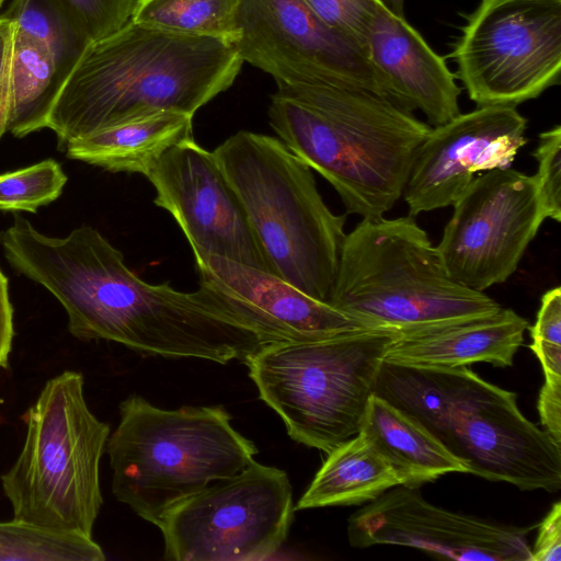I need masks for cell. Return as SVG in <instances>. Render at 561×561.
Masks as SVG:
<instances>
[{"mask_svg": "<svg viewBox=\"0 0 561 561\" xmlns=\"http://www.w3.org/2000/svg\"><path fill=\"white\" fill-rule=\"evenodd\" d=\"M538 162L535 175L540 201L547 218L561 220V127L541 133L534 151Z\"/></svg>", "mask_w": 561, "mask_h": 561, "instance_id": "obj_31", "label": "cell"}, {"mask_svg": "<svg viewBox=\"0 0 561 561\" xmlns=\"http://www.w3.org/2000/svg\"><path fill=\"white\" fill-rule=\"evenodd\" d=\"M62 84L48 49L14 25L0 78V115L5 131L24 137L47 128Z\"/></svg>", "mask_w": 561, "mask_h": 561, "instance_id": "obj_21", "label": "cell"}, {"mask_svg": "<svg viewBox=\"0 0 561 561\" xmlns=\"http://www.w3.org/2000/svg\"><path fill=\"white\" fill-rule=\"evenodd\" d=\"M401 485L394 469L371 440L358 432L328 453L296 508L371 502Z\"/></svg>", "mask_w": 561, "mask_h": 561, "instance_id": "obj_23", "label": "cell"}, {"mask_svg": "<svg viewBox=\"0 0 561 561\" xmlns=\"http://www.w3.org/2000/svg\"><path fill=\"white\" fill-rule=\"evenodd\" d=\"M386 7L398 18H404V0H382Z\"/></svg>", "mask_w": 561, "mask_h": 561, "instance_id": "obj_36", "label": "cell"}, {"mask_svg": "<svg viewBox=\"0 0 561 561\" xmlns=\"http://www.w3.org/2000/svg\"><path fill=\"white\" fill-rule=\"evenodd\" d=\"M366 48L405 106L412 112L421 110L432 126L460 114L461 89L456 83V73L405 19L398 18L386 5L370 23Z\"/></svg>", "mask_w": 561, "mask_h": 561, "instance_id": "obj_17", "label": "cell"}, {"mask_svg": "<svg viewBox=\"0 0 561 561\" xmlns=\"http://www.w3.org/2000/svg\"><path fill=\"white\" fill-rule=\"evenodd\" d=\"M329 304L365 327L394 330L502 308L450 277L412 216L363 218L346 233Z\"/></svg>", "mask_w": 561, "mask_h": 561, "instance_id": "obj_5", "label": "cell"}, {"mask_svg": "<svg viewBox=\"0 0 561 561\" xmlns=\"http://www.w3.org/2000/svg\"><path fill=\"white\" fill-rule=\"evenodd\" d=\"M538 534L529 561L561 560V503L556 502L537 525Z\"/></svg>", "mask_w": 561, "mask_h": 561, "instance_id": "obj_32", "label": "cell"}, {"mask_svg": "<svg viewBox=\"0 0 561 561\" xmlns=\"http://www.w3.org/2000/svg\"><path fill=\"white\" fill-rule=\"evenodd\" d=\"M535 528L495 524L427 502L415 488L397 485L348 518L352 547L396 545L437 557L529 561L526 536Z\"/></svg>", "mask_w": 561, "mask_h": 561, "instance_id": "obj_14", "label": "cell"}, {"mask_svg": "<svg viewBox=\"0 0 561 561\" xmlns=\"http://www.w3.org/2000/svg\"><path fill=\"white\" fill-rule=\"evenodd\" d=\"M359 432L389 461L401 485L419 489L450 472L467 473L463 463L428 430L375 394Z\"/></svg>", "mask_w": 561, "mask_h": 561, "instance_id": "obj_20", "label": "cell"}, {"mask_svg": "<svg viewBox=\"0 0 561 561\" xmlns=\"http://www.w3.org/2000/svg\"><path fill=\"white\" fill-rule=\"evenodd\" d=\"M4 1H5V0H0V8H1V5L3 4V2H4Z\"/></svg>", "mask_w": 561, "mask_h": 561, "instance_id": "obj_37", "label": "cell"}, {"mask_svg": "<svg viewBox=\"0 0 561 561\" xmlns=\"http://www.w3.org/2000/svg\"><path fill=\"white\" fill-rule=\"evenodd\" d=\"M236 25L232 45L238 55L268 73L277 88L345 85L378 93L409 110L367 49L323 23L304 0H240Z\"/></svg>", "mask_w": 561, "mask_h": 561, "instance_id": "obj_10", "label": "cell"}, {"mask_svg": "<svg viewBox=\"0 0 561 561\" xmlns=\"http://www.w3.org/2000/svg\"><path fill=\"white\" fill-rule=\"evenodd\" d=\"M60 164L47 159L0 174V210L36 213L56 201L67 183Z\"/></svg>", "mask_w": 561, "mask_h": 561, "instance_id": "obj_27", "label": "cell"}, {"mask_svg": "<svg viewBox=\"0 0 561 561\" xmlns=\"http://www.w3.org/2000/svg\"><path fill=\"white\" fill-rule=\"evenodd\" d=\"M479 378L467 366L411 365L383 359L373 394L415 419L445 445L451 405Z\"/></svg>", "mask_w": 561, "mask_h": 561, "instance_id": "obj_22", "label": "cell"}, {"mask_svg": "<svg viewBox=\"0 0 561 561\" xmlns=\"http://www.w3.org/2000/svg\"><path fill=\"white\" fill-rule=\"evenodd\" d=\"M242 59L221 38L168 32L129 20L91 42L65 80L47 128L58 148L162 112L193 115L238 77Z\"/></svg>", "mask_w": 561, "mask_h": 561, "instance_id": "obj_1", "label": "cell"}, {"mask_svg": "<svg viewBox=\"0 0 561 561\" xmlns=\"http://www.w3.org/2000/svg\"><path fill=\"white\" fill-rule=\"evenodd\" d=\"M195 263L199 285L221 296L262 346L368 328L266 271L213 255L195 257Z\"/></svg>", "mask_w": 561, "mask_h": 561, "instance_id": "obj_16", "label": "cell"}, {"mask_svg": "<svg viewBox=\"0 0 561 561\" xmlns=\"http://www.w3.org/2000/svg\"><path fill=\"white\" fill-rule=\"evenodd\" d=\"M397 330L358 328L263 346L243 363L291 439L327 454L355 436Z\"/></svg>", "mask_w": 561, "mask_h": 561, "instance_id": "obj_7", "label": "cell"}, {"mask_svg": "<svg viewBox=\"0 0 561 561\" xmlns=\"http://www.w3.org/2000/svg\"><path fill=\"white\" fill-rule=\"evenodd\" d=\"M83 386L82 374L71 370L45 383L23 415L24 444L1 484L13 519L92 538L110 426L90 411Z\"/></svg>", "mask_w": 561, "mask_h": 561, "instance_id": "obj_6", "label": "cell"}, {"mask_svg": "<svg viewBox=\"0 0 561 561\" xmlns=\"http://www.w3.org/2000/svg\"><path fill=\"white\" fill-rule=\"evenodd\" d=\"M13 335V307L9 296V282L0 270V368L8 367Z\"/></svg>", "mask_w": 561, "mask_h": 561, "instance_id": "obj_34", "label": "cell"}, {"mask_svg": "<svg viewBox=\"0 0 561 561\" xmlns=\"http://www.w3.org/2000/svg\"><path fill=\"white\" fill-rule=\"evenodd\" d=\"M516 393L479 378L451 405L445 446L467 473L524 491L561 489V443L519 411Z\"/></svg>", "mask_w": 561, "mask_h": 561, "instance_id": "obj_12", "label": "cell"}, {"mask_svg": "<svg viewBox=\"0 0 561 561\" xmlns=\"http://www.w3.org/2000/svg\"><path fill=\"white\" fill-rule=\"evenodd\" d=\"M538 411L546 431L561 443V379H545L538 397Z\"/></svg>", "mask_w": 561, "mask_h": 561, "instance_id": "obj_33", "label": "cell"}, {"mask_svg": "<svg viewBox=\"0 0 561 561\" xmlns=\"http://www.w3.org/2000/svg\"><path fill=\"white\" fill-rule=\"evenodd\" d=\"M451 206L436 249L450 277L477 291L515 273L547 218L535 175L511 168L483 172Z\"/></svg>", "mask_w": 561, "mask_h": 561, "instance_id": "obj_11", "label": "cell"}, {"mask_svg": "<svg viewBox=\"0 0 561 561\" xmlns=\"http://www.w3.org/2000/svg\"><path fill=\"white\" fill-rule=\"evenodd\" d=\"M69 19L89 42L103 38L124 26L137 0H58Z\"/></svg>", "mask_w": 561, "mask_h": 561, "instance_id": "obj_28", "label": "cell"}, {"mask_svg": "<svg viewBox=\"0 0 561 561\" xmlns=\"http://www.w3.org/2000/svg\"><path fill=\"white\" fill-rule=\"evenodd\" d=\"M105 451L114 496L158 526L180 502L243 471L257 448L222 407L164 410L135 394L119 404Z\"/></svg>", "mask_w": 561, "mask_h": 561, "instance_id": "obj_4", "label": "cell"}, {"mask_svg": "<svg viewBox=\"0 0 561 561\" xmlns=\"http://www.w3.org/2000/svg\"><path fill=\"white\" fill-rule=\"evenodd\" d=\"M287 473L255 460L172 507L157 527L170 561H254L276 553L294 518Z\"/></svg>", "mask_w": 561, "mask_h": 561, "instance_id": "obj_9", "label": "cell"}, {"mask_svg": "<svg viewBox=\"0 0 561 561\" xmlns=\"http://www.w3.org/2000/svg\"><path fill=\"white\" fill-rule=\"evenodd\" d=\"M14 30V23L0 14V78L5 65L9 42Z\"/></svg>", "mask_w": 561, "mask_h": 561, "instance_id": "obj_35", "label": "cell"}, {"mask_svg": "<svg viewBox=\"0 0 561 561\" xmlns=\"http://www.w3.org/2000/svg\"><path fill=\"white\" fill-rule=\"evenodd\" d=\"M477 106H514L560 84L561 0H481L449 55Z\"/></svg>", "mask_w": 561, "mask_h": 561, "instance_id": "obj_8", "label": "cell"}, {"mask_svg": "<svg viewBox=\"0 0 561 561\" xmlns=\"http://www.w3.org/2000/svg\"><path fill=\"white\" fill-rule=\"evenodd\" d=\"M2 14L48 49L64 82L90 44L58 0H12Z\"/></svg>", "mask_w": 561, "mask_h": 561, "instance_id": "obj_25", "label": "cell"}, {"mask_svg": "<svg viewBox=\"0 0 561 561\" xmlns=\"http://www.w3.org/2000/svg\"><path fill=\"white\" fill-rule=\"evenodd\" d=\"M92 538L13 519L0 523V561H103Z\"/></svg>", "mask_w": 561, "mask_h": 561, "instance_id": "obj_26", "label": "cell"}, {"mask_svg": "<svg viewBox=\"0 0 561 561\" xmlns=\"http://www.w3.org/2000/svg\"><path fill=\"white\" fill-rule=\"evenodd\" d=\"M241 201L268 272L328 302L345 239V215L320 195L311 169L276 137L240 130L213 151Z\"/></svg>", "mask_w": 561, "mask_h": 561, "instance_id": "obj_3", "label": "cell"}, {"mask_svg": "<svg viewBox=\"0 0 561 561\" xmlns=\"http://www.w3.org/2000/svg\"><path fill=\"white\" fill-rule=\"evenodd\" d=\"M147 179L156 190L153 203L175 219L194 257L213 255L268 272L243 205L213 151L186 138Z\"/></svg>", "mask_w": 561, "mask_h": 561, "instance_id": "obj_13", "label": "cell"}, {"mask_svg": "<svg viewBox=\"0 0 561 561\" xmlns=\"http://www.w3.org/2000/svg\"><path fill=\"white\" fill-rule=\"evenodd\" d=\"M514 106H477L432 127L417 147L402 196L409 216L451 206L478 172L511 168L528 141Z\"/></svg>", "mask_w": 561, "mask_h": 561, "instance_id": "obj_15", "label": "cell"}, {"mask_svg": "<svg viewBox=\"0 0 561 561\" xmlns=\"http://www.w3.org/2000/svg\"><path fill=\"white\" fill-rule=\"evenodd\" d=\"M193 137V115L162 112L99 130L67 144L68 158L110 172L146 178L175 144Z\"/></svg>", "mask_w": 561, "mask_h": 561, "instance_id": "obj_19", "label": "cell"}, {"mask_svg": "<svg viewBox=\"0 0 561 561\" xmlns=\"http://www.w3.org/2000/svg\"><path fill=\"white\" fill-rule=\"evenodd\" d=\"M528 321L512 309L397 330L386 360L411 365L459 367L489 363L513 365Z\"/></svg>", "mask_w": 561, "mask_h": 561, "instance_id": "obj_18", "label": "cell"}, {"mask_svg": "<svg viewBox=\"0 0 561 561\" xmlns=\"http://www.w3.org/2000/svg\"><path fill=\"white\" fill-rule=\"evenodd\" d=\"M328 26L356 42L364 48L370 23L382 0H304ZM367 49V48H366Z\"/></svg>", "mask_w": 561, "mask_h": 561, "instance_id": "obj_30", "label": "cell"}, {"mask_svg": "<svg viewBox=\"0 0 561 561\" xmlns=\"http://www.w3.org/2000/svg\"><path fill=\"white\" fill-rule=\"evenodd\" d=\"M530 350L539 359L545 379H561V288L547 290L535 324L529 328Z\"/></svg>", "mask_w": 561, "mask_h": 561, "instance_id": "obj_29", "label": "cell"}, {"mask_svg": "<svg viewBox=\"0 0 561 561\" xmlns=\"http://www.w3.org/2000/svg\"><path fill=\"white\" fill-rule=\"evenodd\" d=\"M267 115L285 146L363 218L381 217L402 197L432 128L383 95L335 84L278 87Z\"/></svg>", "mask_w": 561, "mask_h": 561, "instance_id": "obj_2", "label": "cell"}, {"mask_svg": "<svg viewBox=\"0 0 561 561\" xmlns=\"http://www.w3.org/2000/svg\"><path fill=\"white\" fill-rule=\"evenodd\" d=\"M240 0H137L130 20L159 30L232 44Z\"/></svg>", "mask_w": 561, "mask_h": 561, "instance_id": "obj_24", "label": "cell"}]
</instances>
